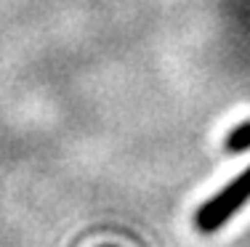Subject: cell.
Listing matches in <instances>:
<instances>
[{"label": "cell", "mask_w": 250, "mask_h": 247, "mask_svg": "<svg viewBox=\"0 0 250 247\" xmlns=\"http://www.w3.org/2000/svg\"><path fill=\"white\" fill-rule=\"evenodd\" d=\"M248 202H250V165L237 178H231L218 194H213L210 199H205L200 205V210L194 213V226L202 234H213L221 226H226L231 221V215H237Z\"/></svg>", "instance_id": "obj_1"}, {"label": "cell", "mask_w": 250, "mask_h": 247, "mask_svg": "<svg viewBox=\"0 0 250 247\" xmlns=\"http://www.w3.org/2000/svg\"><path fill=\"white\" fill-rule=\"evenodd\" d=\"M226 149H229V152H245V149H250V122H245V125H240L237 131L229 133V138H226Z\"/></svg>", "instance_id": "obj_2"}]
</instances>
